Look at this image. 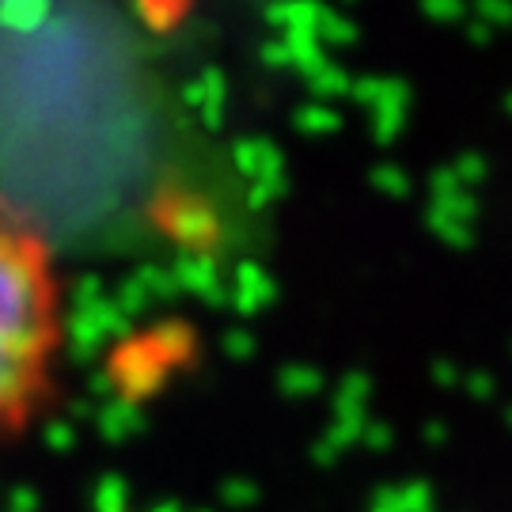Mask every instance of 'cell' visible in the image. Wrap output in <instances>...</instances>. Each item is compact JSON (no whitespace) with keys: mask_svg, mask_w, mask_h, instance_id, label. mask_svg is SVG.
<instances>
[{"mask_svg":"<svg viewBox=\"0 0 512 512\" xmlns=\"http://www.w3.org/2000/svg\"><path fill=\"white\" fill-rule=\"evenodd\" d=\"M65 281L46 232L0 202V444L31 429L57 384Z\"/></svg>","mask_w":512,"mask_h":512,"instance_id":"1","label":"cell"}]
</instances>
